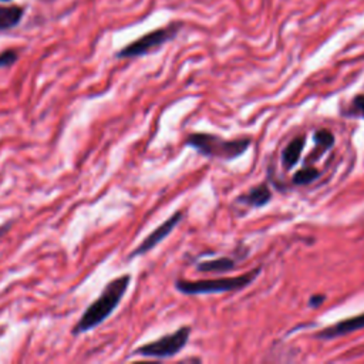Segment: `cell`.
I'll return each mask as SVG.
<instances>
[{
  "instance_id": "cell-3",
  "label": "cell",
  "mask_w": 364,
  "mask_h": 364,
  "mask_svg": "<svg viewBox=\"0 0 364 364\" xmlns=\"http://www.w3.org/2000/svg\"><path fill=\"white\" fill-rule=\"evenodd\" d=\"M262 272V267H255L240 276L219 277V279H203V280H183L175 282V289L186 296L196 294H212V293H228L237 291L247 287Z\"/></svg>"
},
{
  "instance_id": "cell-9",
  "label": "cell",
  "mask_w": 364,
  "mask_h": 364,
  "mask_svg": "<svg viewBox=\"0 0 364 364\" xmlns=\"http://www.w3.org/2000/svg\"><path fill=\"white\" fill-rule=\"evenodd\" d=\"M304 144H306V136L299 135L286 145V148L282 152V165L284 166V169H291L294 165H297V162L300 161V155L304 148Z\"/></svg>"
},
{
  "instance_id": "cell-4",
  "label": "cell",
  "mask_w": 364,
  "mask_h": 364,
  "mask_svg": "<svg viewBox=\"0 0 364 364\" xmlns=\"http://www.w3.org/2000/svg\"><path fill=\"white\" fill-rule=\"evenodd\" d=\"M192 328L191 326H182L178 330L165 334L154 341L142 344L132 351V355L152 357V358H169L176 355L189 341Z\"/></svg>"
},
{
  "instance_id": "cell-2",
  "label": "cell",
  "mask_w": 364,
  "mask_h": 364,
  "mask_svg": "<svg viewBox=\"0 0 364 364\" xmlns=\"http://www.w3.org/2000/svg\"><path fill=\"white\" fill-rule=\"evenodd\" d=\"M185 144L203 156L232 161L243 155L252 144L250 138L225 139L216 134L191 132L186 135Z\"/></svg>"
},
{
  "instance_id": "cell-10",
  "label": "cell",
  "mask_w": 364,
  "mask_h": 364,
  "mask_svg": "<svg viewBox=\"0 0 364 364\" xmlns=\"http://www.w3.org/2000/svg\"><path fill=\"white\" fill-rule=\"evenodd\" d=\"M313 141H314V149L313 152L307 156V159L310 161L311 158L313 159H317L318 156H321L326 151H328L333 145H334V135L330 129H326V128H321V129H317L314 134H313Z\"/></svg>"
},
{
  "instance_id": "cell-8",
  "label": "cell",
  "mask_w": 364,
  "mask_h": 364,
  "mask_svg": "<svg viewBox=\"0 0 364 364\" xmlns=\"http://www.w3.org/2000/svg\"><path fill=\"white\" fill-rule=\"evenodd\" d=\"M236 200L246 206L262 208V206H266L272 200V192H270L269 185L266 182H262V183L250 188L247 192L242 193L240 196H237Z\"/></svg>"
},
{
  "instance_id": "cell-12",
  "label": "cell",
  "mask_w": 364,
  "mask_h": 364,
  "mask_svg": "<svg viewBox=\"0 0 364 364\" xmlns=\"http://www.w3.org/2000/svg\"><path fill=\"white\" fill-rule=\"evenodd\" d=\"M21 16H23V9L18 6H9V7L0 6V30L14 27L20 21Z\"/></svg>"
},
{
  "instance_id": "cell-1",
  "label": "cell",
  "mask_w": 364,
  "mask_h": 364,
  "mask_svg": "<svg viewBox=\"0 0 364 364\" xmlns=\"http://www.w3.org/2000/svg\"><path fill=\"white\" fill-rule=\"evenodd\" d=\"M129 282V274H122L108 282L98 299L85 309L77 324L73 327V334H82L105 321L122 300L125 291L128 290Z\"/></svg>"
},
{
  "instance_id": "cell-11",
  "label": "cell",
  "mask_w": 364,
  "mask_h": 364,
  "mask_svg": "<svg viewBox=\"0 0 364 364\" xmlns=\"http://www.w3.org/2000/svg\"><path fill=\"white\" fill-rule=\"evenodd\" d=\"M236 267V260L233 257H218L200 262L196 269L202 273H226Z\"/></svg>"
},
{
  "instance_id": "cell-14",
  "label": "cell",
  "mask_w": 364,
  "mask_h": 364,
  "mask_svg": "<svg viewBox=\"0 0 364 364\" xmlns=\"http://www.w3.org/2000/svg\"><path fill=\"white\" fill-rule=\"evenodd\" d=\"M343 115L364 119V94H357L355 97H353L347 109L343 111Z\"/></svg>"
},
{
  "instance_id": "cell-5",
  "label": "cell",
  "mask_w": 364,
  "mask_h": 364,
  "mask_svg": "<svg viewBox=\"0 0 364 364\" xmlns=\"http://www.w3.org/2000/svg\"><path fill=\"white\" fill-rule=\"evenodd\" d=\"M178 31H179V26H176V24L149 31L145 36L139 37L138 40L132 41L131 44L125 46L117 55L119 58H131V57L144 55V54L161 47L166 41L172 40Z\"/></svg>"
},
{
  "instance_id": "cell-13",
  "label": "cell",
  "mask_w": 364,
  "mask_h": 364,
  "mask_svg": "<svg viewBox=\"0 0 364 364\" xmlns=\"http://www.w3.org/2000/svg\"><path fill=\"white\" fill-rule=\"evenodd\" d=\"M320 176V171L314 166H304L301 169H299L293 178H291V182L294 185H307L313 181H316L317 178Z\"/></svg>"
},
{
  "instance_id": "cell-16",
  "label": "cell",
  "mask_w": 364,
  "mask_h": 364,
  "mask_svg": "<svg viewBox=\"0 0 364 364\" xmlns=\"http://www.w3.org/2000/svg\"><path fill=\"white\" fill-rule=\"evenodd\" d=\"M324 296L323 294H314V296H311L310 299H309V306L310 307H313V309H316V307H318L323 301H324Z\"/></svg>"
},
{
  "instance_id": "cell-7",
  "label": "cell",
  "mask_w": 364,
  "mask_h": 364,
  "mask_svg": "<svg viewBox=\"0 0 364 364\" xmlns=\"http://www.w3.org/2000/svg\"><path fill=\"white\" fill-rule=\"evenodd\" d=\"M361 328H364V313L355 314L353 317H348V318L340 320V321H337L331 326H327V327L321 328L320 331H317L314 334V337L318 338V340H323V341L324 340H333V338L354 333V331L361 330Z\"/></svg>"
},
{
  "instance_id": "cell-15",
  "label": "cell",
  "mask_w": 364,
  "mask_h": 364,
  "mask_svg": "<svg viewBox=\"0 0 364 364\" xmlns=\"http://www.w3.org/2000/svg\"><path fill=\"white\" fill-rule=\"evenodd\" d=\"M17 60V51L14 50H6L0 54V68L3 67H10L11 64H14Z\"/></svg>"
},
{
  "instance_id": "cell-6",
  "label": "cell",
  "mask_w": 364,
  "mask_h": 364,
  "mask_svg": "<svg viewBox=\"0 0 364 364\" xmlns=\"http://www.w3.org/2000/svg\"><path fill=\"white\" fill-rule=\"evenodd\" d=\"M182 210H176L173 212L165 222H162L158 228H155L129 255V257H135V256H141L145 255L146 252L152 250L156 245H159L175 228L176 225L182 220Z\"/></svg>"
}]
</instances>
